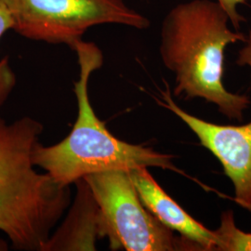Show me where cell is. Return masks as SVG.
<instances>
[{
    "label": "cell",
    "mask_w": 251,
    "mask_h": 251,
    "mask_svg": "<svg viewBox=\"0 0 251 251\" xmlns=\"http://www.w3.org/2000/svg\"><path fill=\"white\" fill-rule=\"evenodd\" d=\"M226 11L233 29L240 30L241 25L246 22L239 12V6L247 4V0H216Z\"/></svg>",
    "instance_id": "8fae6325"
},
{
    "label": "cell",
    "mask_w": 251,
    "mask_h": 251,
    "mask_svg": "<svg viewBox=\"0 0 251 251\" xmlns=\"http://www.w3.org/2000/svg\"><path fill=\"white\" fill-rule=\"evenodd\" d=\"M158 105L168 109L188 126L199 144L221 163L233 186V201L251 212V121L244 125H219L196 117L175 102L166 83Z\"/></svg>",
    "instance_id": "5b68a950"
},
{
    "label": "cell",
    "mask_w": 251,
    "mask_h": 251,
    "mask_svg": "<svg viewBox=\"0 0 251 251\" xmlns=\"http://www.w3.org/2000/svg\"><path fill=\"white\" fill-rule=\"evenodd\" d=\"M83 179L99 208L100 236L107 237L112 251H198L145 207L130 170H110Z\"/></svg>",
    "instance_id": "3957f363"
},
{
    "label": "cell",
    "mask_w": 251,
    "mask_h": 251,
    "mask_svg": "<svg viewBox=\"0 0 251 251\" xmlns=\"http://www.w3.org/2000/svg\"><path fill=\"white\" fill-rule=\"evenodd\" d=\"M235 63L238 66L247 67L250 70L251 86V29L249 30L247 34V38L244 42V46L238 50Z\"/></svg>",
    "instance_id": "7c38bea8"
},
{
    "label": "cell",
    "mask_w": 251,
    "mask_h": 251,
    "mask_svg": "<svg viewBox=\"0 0 251 251\" xmlns=\"http://www.w3.org/2000/svg\"><path fill=\"white\" fill-rule=\"evenodd\" d=\"M231 27L216 0L179 3L163 20L159 53L174 75V96L204 100L228 119L242 121L250 97L227 90L224 75L226 48L244 43L247 35Z\"/></svg>",
    "instance_id": "6da1fadb"
},
{
    "label": "cell",
    "mask_w": 251,
    "mask_h": 251,
    "mask_svg": "<svg viewBox=\"0 0 251 251\" xmlns=\"http://www.w3.org/2000/svg\"><path fill=\"white\" fill-rule=\"evenodd\" d=\"M73 50L79 66V78L74 84L77 101L75 123L60 143L50 146L38 143L33 152L34 165L63 187H70L90 174L117 169L157 168L190 178L175 166L174 155L146 144L121 141L109 131L105 122L97 117L89 95L90 75L101 67L102 52L96 44L83 39Z\"/></svg>",
    "instance_id": "7a4b0ae2"
},
{
    "label": "cell",
    "mask_w": 251,
    "mask_h": 251,
    "mask_svg": "<svg viewBox=\"0 0 251 251\" xmlns=\"http://www.w3.org/2000/svg\"><path fill=\"white\" fill-rule=\"evenodd\" d=\"M9 10L12 30L27 39L74 49L92 26L121 25L138 30L150 20L125 0H2Z\"/></svg>",
    "instance_id": "277c9868"
},
{
    "label": "cell",
    "mask_w": 251,
    "mask_h": 251,
    "mask_svg": "<svg viewBox=\"0 0 251 251\" xmlns=\"http://www.w3.org/2000/svg\"><path fill=\"white\" fill-rule=\"evenodd\" d=\"M130 175L143 204L160 223L196 245L198 251H214V231L199 223L172 199L147 168L132 169Z\"/></svg>",
    "instance_id": "8992f818"
},
{
    "label": "cell",
    "mask_w": 251,
    "mask_h": 251,
    "mask_svg": "<svg viewBox=\"0 0 251 251\" xmlns=\"http://www.w3.org/2000/svg\"><path fill=\"white\" fill-rule=\"evenodd\" d=\"M77 194L65 222L50 235L41 251H95V243L100 238L99 208L85 179L75 183Z\"/></svg>",
    "instance_id": "52a82bcc"
},
{
    "label": "cell",
    "mask_w": 251,
    "mask_h": 251,
    "mask_svg": "<svg viewBox=\"0 0 251 251\" xmlns=\"http://www.w3.org/2000/svg\"><path fill=\"white\" fill-rule=\"evenodd\" d=\"M12 30V21L9 10L2 0H0V39ZM17 84V77L9 64L8 58L0 60V107L9 100Z\"/></svg>",
    "instance_id": "30bf717a"
},
{
    "label": "cell",
    "mask_w": 251,
    "mask_h": 251,
    "mask_svg": "<svg viewBox=\"0 0 251 251\" xmlns=\"http://www.w3.org/2000/svg\"><path fill=\"white\" fill-rule=\"evenodd\" d=\"M0 231L19 251H41L51 229L15 207L0 203Z\"/></svg>",
    "instance_id": "ba28073f"
},
{
    "label": "cell",
    "mask_w": 251,
    "mask_h": 251,
    "mask_svg": "<svg viewBox=\"0 0 251 251\" xmlns=\"http://www.w3.org/2000/svg\"><path fill=\"white\" fill-rule=\"evenodd\" d=\"M214 251H251V233L244 232L236 226L231 209L222 213L220 226L214 230Z\"/></svg>",
    "instance_id": "9c48e42d"
}]
</instances>
